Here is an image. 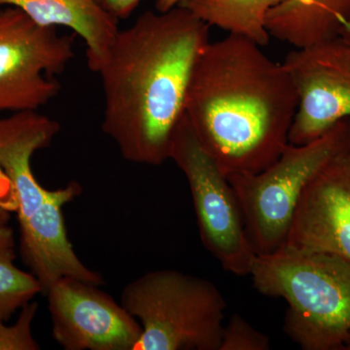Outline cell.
I'll return each instance as SVG.
<instances>
[{
    "mask_svg": "<svg viewBox=\"0 0 350 350\" xmlns=\"http://www.w3.org/2000/svg\"><path fill=\"white\" fill-rule=\"evenodd\" d=\"M282 64L298 94L289 144H308L350 118V45L345 39L296 48Z\"/></svg>",
    "mask_w": 350,
    "mask_h": 350,
    "instance_id": "9",
    "label": "cell"
},
{
    "mask_svg": "<svg viewBox=\"0 0 350 350\" xmlns=\"http://www.w3.org/2000/svg\"><path fill=\"white\" fill-rule=\"evenodd\" d=\"M170 159L187 178L204 247L225 271L250 275L257 254L248 239L238 198L185 115L172 138Z\"/></svg>",
    "mask_w": 350,
    "mask_h": 350,
    "instance_id": "7",
    "label": "cell"
},
{
    "mask_svg": "<svg viewBox=\"0 0 350 350\" xmlns=\"http://www.w3.org/2000/svg\"><path fill=\"white\" fill-rule=\"evenodd\" d=\"M285 0H182L178 6L187 9L209 27L250 39L264 47L271 36L267 18L271 9Z\"/></svg>",
    "mask_w": 350,
    "mask_h": 350,
    "instance_id": "14",
    "label": "cell"
},
{
    "mask_svg": "<svg viewBox=\"0 0 350 350\" xmlns=\"http://www.w3.org/2000/svg\"><path fill=\"white\" fill-rule=\"evenodd\" d=\"M350 153V118L340 120L308 142L289 144L267 169L228 176L257 255L271 254L286 241L301 193L326 163Z\"/></svg>",
    "mask_w": 350,
    "mask_h": 350,
    "instance_id": "6",
    "label": "cell"
},
{
    "mask_svg": "<svg viewBox=\"0 0 350 350\" xmlns=\"http://www.w3.org/2000/svg\"><path fill=\"white\" fill-rule=\"evenodd\" d=\"M17 204H16L15 195L10 179L7 176L4 170L0 167V208L6 211H15Z\"/></svg>",
    "mask_w": 350,
    "mask_h": 350,
    "instance_id": "19",
    "label": "cell"
},
{
    "mask_svg": "<svg viewBox=\"0 0 350 350\" xmlns=\"http://www.w3.org/2000/svg\"><path fill=\"white\" fill-rule=\"evenodd\" d=\"M98 6L116 20H126L135 12L142 0H94Z\"/></svg>",
    "mask_w": 350,
    "mask_h": 350,
    "instance_id": "18",
    "label": "cell"
},
{
    "mask_svg": "<svg viewBox=\"0 0 350 350\" xmlns=\"http://www.w3.org/2000/svg\"><path fill=\"white\" fill-rule=\"evenodd\" d=\"M250 275L260 293L288 305L284 332L304 350H345L350 334V262L282 246L257 255Z\"/></svg>",
    "mask_w": 350,
    "mask_h": 350,
    "instance_id": "4",
    "label": "cell"
},
{
    "mask_svg": "<svg viewBox=\"0 0 350 350\" xmlns=\"http://www.w3.org/2000/svg\"><path fill=\"white\" fill-rule=\"evenodd\" d=\"M61 131L57 120L38 110L0 117V167L12 184L20 227L23 262L38 278L42 294L64 276L103 284L100 273L88 268L69 241L64 206L82 194V186L48 190L34 176L31 159L47 148Z\"/></svg>",
    "mask_w": 350,
    "mask_h": 350,
    "instance_id": "3",
    "label": "cell"
},
{
    "mask_svg": "<svg viewBox=\"0 0 350 350\" xmlns=\"http://www.w3.org/2000/svg\"><path fill=\"white\" fill-rule=\"evenodd\" d=\"M38 310V304L31 301L22 308L13 325L0 319V350H38L40 349L32 335V323Z\"/></svg>",
    "mask_w": 350,
    "mask_h": 350,
    "instance_id": "16",
    "label": "cell"
},
{
    "mask_svg": "<svg viewBox=\"0 0 350 350\" xmlns=\"http://www.w3.org/2000/svg\"><path fill=\"white\" fill-rule=\"evenodd\" d=\"M121 304L142 332L133 350H219L227 303L209 280L157 269L126 284Z\"/></svg>",
    "mask_w": 350,
    "mask_h": 350,
    "instance_id": "5",
    "label": "cell"
},
{
    "mask_svg": "<svg viewBox=\"0 0 350 350\" xmlns=\"http://www.w3.org/2000/svg\"><path fill=\"white\" fill-rule=\"evenodd\" d=\"M52 335L66 350H133L138 320L98 285L64 276L46 291Z\"/></svg>",
    "mask_w": 350,
    "mask_h": 350,
    "instance_id": "10",
    "label": "cell"
},
{
    "mask_svg": "<svg viewBox=\"0 0 350 350\" xmlns=\"http://www.w3.org/2000/svg\"><path fill=\"white\" fill-rule=\"evenodd\" d=\"M73 36L38 25L19 8H0V112L45 107L62 86V75L75 57Z\"/></svg>",
    "mask_w": 350,
    "mask_h": 350,
    "instance_id": "8",
    "label": "cell"
},
{
    "mask_svg": "<svg viewBox=\"0 0 350 350\" xmlns=\"http://www.w3.org/2000/svg\"><path fill=\"white\" fill-rule=\"evenodd\" d=\"M9 221L10 211L0 208V319L3 321L42 294L38 278L15 265V236Z\"/></svg>",
    "mask_w": 350,
    "mask_h": 350,
    "instance_id": "15",
    "label": "cell"
},
{
    "mask_svg": "<svg viewBox=\"0 0 350 350\" xmlns=\"http://www.w3.org/2000/svg\"><path fill=\"white\" fill-rule=\"evenodd\" d=\"M283 246L350 262V153L333 159L308 182Z\"/></svg>",
    "mask_w": 350,
    "mask_h": 350,
    "instance_id": "11",
    "label": "cell"
},
{
    "mask_svg": "<svg viewBox=\"0 0 350 350\" xmlns=\"http://www.w3.org/2000/svg\"><path fill=\"white\" fill-rule=\"evenodd\" d=\"M345 350H350V334L345 345Z\"/></svg>",
    "mask_w": 350,
    "mask_h": 350,
    "instance_id": "21",
    "label": "cell"
},
{
    "mask_svg": "<svg viewBox=\"0 0 350 350\" xmlns=\"http://www.w3.org/2000/svg\"><path fill=\"white\" fill-rule=\"evenodd\" d=\"M350 22V0H285L267 18L271 38L295 48L340 38Z\"/></svg>",
    "mask_w": 350,
    "mask_h": 350,
    "instance_id": "13",
    "label": "cell"
},
{
    "mask_svg": "<svg viewBox=\"0 0 350 350\" xmlns=\"http://www.w3.org/2000/svg\"><path fill=\"white\" fill-rule=\"evenodd\" d=\"M13 6L42 27L70 29L86 43L87 63L96 73L119 31L118 20L94 0H0V8Z\"/></svg>",
    "mask_w": 350,
    "mask_h": 350,
    "instance_id": "12",
    "label": "cell"
},
{
    "mask_svg": "<svg viewBox=\"0 0 350 350\" xmlns=\"http://www.w3.org/2000/svg\"><path fill=\"white\" fill-rule=\"evenodd\" d=\"M269 338L241 315L232 314L223 329L219 350H269Z\"/></svg>",
    "mask_w": 350,
    "mask_h": 350,
    "instance_id": "17",
    "label": "cell"
},
{
    "mask_svg": "<svg viewBox=\"0 0 350 350\" xmlns=\"http://www.w3.org/2000/svg\"><path fill=\"white\" fill-rule=\"evenodd\" d=\"M182 0H156L155 9L158 12H167L178 6Z\"/></svg>",
    "mask_w": 350,
    "mask_h": 350,
    "instance_id": "20",
    "label": "cell"
},
{
    "mask_svg": "<svg viewBox=\"0 0 350 350\" xmlns=\"http://www.w3.org/2000/svg\"><path fill=\"white\" fill-rule=\"evenodd\" d=\"M261 48L234 34L209 41L189 85L186 118L227 177L262 172L289 144L298 94Z\"/></svg>",
    "mask_w": 350,
    "mask_h": 350,
    "instance_id": "2",
    "label": "cell"
},
{
    "mask_svg": "<svg viewBox=\"0 0 350 350\" xmlns=\"http://www.w3.org/2000/svg\"><path fill=\"white\" fill-rule=\"evenodd\" d=\"M209 29L176 6L146 11L119 29L96 73L105 96L101 128L128 162L158 167L170 160L193 71L211 41Z\"/></svg>",
    "mask_w": 350,
    "mask_h": 350,
    "instance_id": "1",
    "label": "cell"
}]
</instances>
